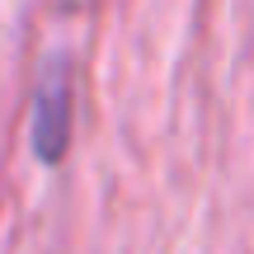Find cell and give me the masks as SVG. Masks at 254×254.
Instances as JSON below:
<instances>
[{
  "mask_svg": "<svg viewBox=\"0 0 254 254\" xmlns=\"http://www.w3.org/2000/svg\"><path fill=\"white\" fill-rule=\"evenodd\" d=\"M75 132V66L71 57H52L33 85V113H28V141L43 165H62Z\"/></svg>",
  "mask_w": 254,
  "mask_h": 254,
  "instance_id": "cell-1",
  "label": "cell"
}]
</instances>
